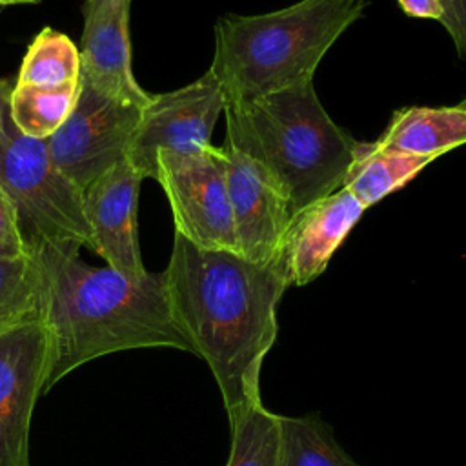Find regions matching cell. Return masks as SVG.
Returning <instances> with one entry per match:
<instances>
[{
	"mask_svg": "<svg viewBox=\"0 0 466 466\" xmlns=\"http://www.w3.org/2000/svg\"><path fill=\"white\" fill-rule=\"evenodd\" d=\"M164 275L175 322L208 362L228 419L262 402L260 370L277 339V306L291 286L284 253L258 264L175 233Z\"/></svg>",
	"mask_w": 466,
	"mask_h": 466,
	"instance_id": "1",
	"label": "cell"
},
{
	"mask_svg": "<svg viewBox=\"0 0 466 466\" xmlns=\"http://www.w3.org/2000/svg\"><path fill=\"white\" fill-rule=\"evenodd\" d=\"M40 320L49 339L44 395L78 366L126 350L193 351L175 322L166 275L127 277L84 262L78 251L38 248Z\"/></svg>",
	"mask_w": 466,
	"mask_h": 466,
	"instance_id": "2",
	"label": "cell"
},
{
	"mask_svg": "<svg viewBox=\"0 0 466 466\" xmlns=\"http://www.w3.org/2000/svg\"><path fill=\"white\" fill-rule=\"evenodd\" d=\"M224 113V144L260 167L293 218L342 187L359 140L333 122L313 80L255 100L228 102Z\"/></svg>",
	"mask_w": 466,
	"mask_h": 466,
	"instance_id": "3",
	"label": "cell"
},
{
	"mask_svg": "<svg viewBox=\"0 0 466 466\" xmlns=\"http://www.w3.org/2000/svg\"><path fill=\"white\" fill-rule=\"evenodd\" d=\"M371 0H300L264 15L215 24L209 73L228 102L255 100L313 80L319 62Z\"/></svg>",
	"mask_w": 466,
	"mask_h": 466,
	"instance_id": "4",
	"label": "cell"
},
{
	"mask_svg": "<svg viewBox=\"0 0 466 466\" xmlns=\"http://www.w3.org/2000/svg\"><path fill=\"white\" fill-rule=\"evenodd\" d=\"M0 187L16 208L29 255L44 246L93 249L82 191L56 169L46 140L16 129L9 116V96L0 100Z\"/></svg>",
	"mask_w": 466,
	"mask_h": 466,
	"instance_id": "5",
	"label": "cell"
},
{
	"mask_svg": "<svg viewBox=\"0 0 466 466\" xmlns=\"http://www.w3.org/2000/svg\"><path fill=\"white\" fill-rule=\"evenodd\" d=\"M142 107L78 76V95L66 122L46 138L56 169L80 191L126 158Z\"/></svg>",
	"mask_w": 466,
	"mask_h": 466,
	"instance_id": "6",
	"label": "cell"
},
{
	"mask_svg": "<svg viewBox=\"0 0 466 466\" xmlns=\"http://www.w3.org/2000/svg\"><path fill=\"white\" fill-rule=\"evenodd\" d=\"M155 180L171 206L175 233L202 249L237 253L220 146H209L200 153L158 155Z\"/></svg>",
	"mask_w": 466,
	"mask_h": 466,
	"instance_id": "7",
	"label": "cell"
},
{
	"mask_svg": "<svg viewBox=\"0 0 466 466\" xmlns=\"http://www.w3.org/2000/svg\"><path fill=\"white\" fill-rule=\"evenodd\" d=\"M226 98L217 78L206 71L198 80L160 95L142 107L126 158L144 177L157 178L162 153H200L211 144V133Z\"/></svg>",
	"mask_w": 466,
	"mask_h": 466,
	"instance_id": "8",
	"label": "cell"
},
{
	"mask_svg": "<svg viewBox=\"0 0 466 466\" xmlns=\"http://www.w3.org/2000/svg\"><path fill=\"white\" fill-rule=\"evenodd\" d=\"M47 353L42 320L0 333V466H29L31 419L44 395Z\"/></svg>",
	"mask_w": 466,
	"mask_h": 466,
	"instance_id": "9",
	"label": "cell"
},
{
	"mask_svg": "<svg viewBox=\"0 0 466 466\" xmlns=\"http://www.w3.org/2000/svg\"><path fill=\"white\" fill-rule=\"evenodd\" d=\"M220 147L224 153L237 253L251 262H271L282 255L288 229L295 220L291 209L251 158L228 144Z\"/></svg>",
	"mask_w": 466,
	"mask_h": 466,
	"instance_id": "10",
	"label": "cell"
},
{
	"mask_svg": "<svg viewBox=\"0 0 466 466\" xmlns=\"http://www.w3.org/2000/svg\"><path fill=\"white\" fill-rule=\"evenodd\" d=\"M144 177L127 158L82 189V208L93 235V251L127 277L147 273L138 244V191Z\"/></svg>",
	"mask_w": 466,
	"mask_h": 466,
	"instance_id": "11",
	"label": "cell"
},
{
	"mask_svg": "<svg viewBox=\"0 0 466 466\" xmlns=\"http://www.w3.org/2000/svg\"><path fill=\"white\" fill-rule=\"evenodd\" d=\"M131 0H86L80 73L102 91L140 107L153 98L133 75Z\"/></svg>",
	"mask_w": 466,
	"mask_h": 466,
	"instance_id": "12",
	"label": "cell"
},
{
	"mask_svg": "<svg viewBox=\"0 0 466 466\" xmlns=\"http://www.w3.org/2000/svg\"><path fill=\"white\" fill-rule=\"evenodd\" d=\"M364 211L366 208L346 187L300 211L288 229L282 249L289 282L306 286L315 280Z\"/></svg>",
	"mask_w": 466,
	"mask_h": 466,
	"instance_id": "13",
	"label": "cell"
},
{
	"mask_svg": "<svg viewBox=\"0 0 466 466\" xmlns=\"http://www.w3.org/2000/svg\"><path fill=\"white\" fill-rule=\"evenodd\" d=\"M377 144L422 157L442 153L466 144V111L453 107L411 106L393 113Z\"/></svg>",
	"mask_w": 466,
	"mask_h": 466,
	"instance_id": "14",
	"label": "cell"
},
{
	"mask_svg": "<svg viewBox=\"0 0 466 466\" xmlns=\"http://www.w3.org/2000/svg\"><path fill=\"white\" fill-rule=\"evenodd\" d=\"M431 160L433 157L395 151L377 142H359L342 187L368 209L406 186Z\"/></svg>",
	"mask_w": 466,
	"mask_h": 466,
	"instance_id": "15",
	"label": "cell"
},
{
	"mask_svg": "<svg viewBox=\"0 0 466 466\" xmlns=\"http://www.w3.org/2000/svg\"><path fill=\"white\" fill-rule=\"evenodd\" d=\"M279 466H360L335 441L333 430L315 413L279 415Z\"/></svg>",
	"mask_w": 466,
	"mask_h": 466,
	"instance_id": "16",
	"label": "cell"
},
{
	"mask_svg": "<svg viewBox=\"0 0 466 466\" xmlns=\"http://www.w3.org/2000/svg\"><path fill=\"white\" fill-rule=\"evenodd\" d=\"M76 95L78 80L55 87L15 84L9 95V116L20 133L46 140L66 122Z\"/></svg>",
	"mask_w": 466,
	"mask_h": 466,
	"instance_id": "17",
	"label": "cell"
},
{
	"mask_svg": "<svg viewBox=\"0 0 466 466\" xmlns=\"http://www.w3.org/2000/svg\"><path fill=\"white\" fill-rule=\"evenodd\" d=\"M80 76V51L73 40L51 27L42 29L27 47L15 84L55 87Z\"/></svg>",
	"mask_w": 466,
	"mask_h": 466,
	"instance_id": "18",
	"label": "cell"
},
{
	"mask_svg": "<svg viewBox=\"0 0 466 466\" xmlns=\"http://www.w3.org/2000/svg\"><path fill=\"white\" fill-rule=\"evenodd\" d=\"M228 420L231 450L226 466H279V415L258 402Z\"/></svg>",
	"mask_w": 466,
	"mask_h": 466,
	"instance_id": "19",
	"label": "cell"
},
{
	"mask_svg": "<svg viewBox=\"0 0 466 466\" xmlns=\"http://www.w3.org/2000/svg\"><path fill=\"white\" fill-rule=\"evenodd\" d=\"M42 284L33 257L0 258V333L40 320Z\"/></svg>",
	"mask_w": 466,
	"mask_h": 466,
	"instance_id": "20",
	"label": "cell"
},
{
	"mask_svg": "<svg viewBox=\"0 0 466 466\" xmlns=\"http://www.w3.org/2000/svg\"><path fill=\"white\" fill-rule=\"evenodd\" d=\"M29 257L18 222V213L9 195L0 187V258Z\"/></svg>",
	"mask_w": 466,
	"mask_h": 466,
	"instance_id": "21",
	"label": "cell"
},
{
	"mask_svg": "<svg viewBox=\"0 0 466 466\" xmlns=\"http://www.w3.org/2000/svg\"><path fill=\"white\" fill-rule=\"evenodd\" d=\"M444 18L441 24L448 31L459 58L466 60V0H441Z\"/></svg>",
	"mask_w": 466,
	"mask_h": 466,
	"instance_id": "22",
	"label": "cell"
},
{
	"mask_svg": "<svg viewBox=\"0 0 466 466\" xmlns=\"http://www.w3.org/2000/svg\"><path fill=\"white\" fill-rule=\"evenodd\" d=\"M400 9L413 18H426L441 22L444 18V9L441 0H397Z\"/></svg>",
	"mask_w": 466,
	"mask_h": 466,
	"instance_id": "23",
	"label": "cell"
},
{
	"mask_svg": "<svg viewBox=\"0 0 466 466\" xmlns=\"http://www.w3.org/2000/svg\"><path fill=\"white\" fill-rule=\"evenodd\" d=\"M13 87H15V84L11 80L0 78V100L7 98L11 95V91H13Z\"/></svg>",
	"mask_w": 466,
	"mask_h": 466,
	"instance_id": "24",
	"label": "cell"
},
{
	"mask_svg": "<svg viewBox=\"0 0 466 466\" xmlns=\"http://www.w3.org/2000/svg\"><path fill=\"white\" fill-rule=\"evenodd\" d=\"M38 0H0V5H13V4H35Z\"/></svg>",
	"mask_w": 466,
	"mask_h": 466,
	"instance_id": "25",
	"label": "cell"
},
{
	"mask_svg": "<svg viewBox=\"0 0 466 466\" xmlns=\"http://www.w3.org/2000/svg\"><path fill=\"white\" fill-rule=\"evenodd\" d=\"M457 107H459V109H464V111H466V96H464V98H462V100H461V102L457 104Z\"/></svg>",
	"mask_w": 466,
	"mask_h": 466,
	"instance_id": "26",
	"label": "cell"
}]
</instances>
